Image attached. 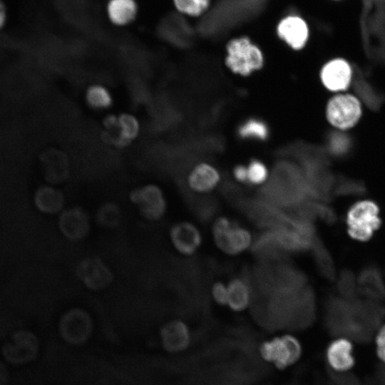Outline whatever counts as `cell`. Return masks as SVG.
<instances>
[{"label":"cell","mask_w":385,"mask_h":385,"mask_svg":"<svg viewBox=\"0 0 385 385\" xmlns=\"http://www.w3.org/2000/svg\"><path fill=\"white\" fill-rule=\"evenodd\" d=\"M234 178L239 183L247 184V165H237L232 171Z\"/></svg>","instance_id":"cell-34"},{"label":"cell","mask_w":385,"mask_h":385,"mask_svg":"<svg viewBox=\"0 0 385 385\" xmlns=\"http://www.w3.org/2000/svg\"><path fill=\"white\" fill-rule=\"evenodd\" d=\"M128 199L136 207L140 216L150 222L162 220L168 210L165 193L155 184L135 188L129 192Z\"/></svg>","instance_id":"cell-6"},{"label":"cell","mask_w":385,"mask_h":385,"mask_svg":"<svg viewBox=\"0 0 385 385\" xmlns=\"http://www.w3.org/2000/svg\"><path fill=\"white\" fill-rule=\"evenodd\" d=\"M347 224L351 237L360 241L368 240L381 224L378 206L370 200L358 202L348 212Z\"/></svg>","instance_id":"cell-7"},{"label":"cell","mask_w":385,"mask_h":385,"mask_svg":"<svg viewBox=\"0 0 385 385\" xmlns=\"http://www.w3.org/2000/svg\"><path fill=\"white\" fill-rule=\"evenodd\" d=\"M312 250L317 268L321 275L330 281L334 280L335 278L334 262L327 249L319 238Z\"/></svg>","instance_id":"cell-23"},{"label":"cell","mask_w":385,"mask_h":385,"mask_svg":"<svg viewBox=\"0 0 385 385\" xmlns=\"http://www.w3.org/2000/svg\"><path fill=\"white\" fill-rule=\"evenodd\" d=\"M238 135L244 139L265 140L270 134L267 123L261 119L250 118L239 127Z\"/></svg>","instance_id":"cell-24"},{"label":"cell","mask_w":385,"mask_h":385,"mask_svg":"<svg viewBox=\"0 0 385 385\" xmlns=\"http://www.w3.org/2000/svg\"><path fill=\"white\" fill-rule=\"evenodd\" d=\"M138 4L135 0H108L106 14L109 21L115 26H127L135 21L138 14Z\"/></svg>","instance_id":"cell-18"},{"label":"cell","mask_w":385,"mask_h":385,"mask_svg":"<svg viewBox=\"0 0 385 385\" xmlns=\"http://www.w3.org/2000/svg\"><path fill=\"white\" fill-rule=\"evenodd\" d=\"M247 184L250 185H264L269 177V170L265 163L252 159L247 165Z\"/></svg>","instance_id":"cell-27"},{"label":"cell","mask_w":385,"mask_h":385,"mask_svg":"<svg viewBox=\"0 0 385 385\" xmlns=\"http://www.w3.org/2000/svg\"><path fill=\"white\" fill-rule=\"evenodd\" d=\"M346 132L334 130L329 139V150L336 155L344 153L349 148L350 140L346 135Z\"/></svg>","instance_id":"cell-29"},{"label":"cell","mask_w":385,"mask_h":385,"mask_svg":"<svg viewBox=\"0 0 385 385\" xmlns=\"http://www.w3.org/2000/svg\"><path fill=\"white\" fill-rule=\"evenodd\" d=\"M353 78L354 70L351 63L341 56L327 60L319 71L321 84L332 94L349 91Z\"/></svg>","instance_id":"cell-9"},{"label":"cell","mask_w":385,"mask_h":385,"mask_svg":"<svg viewBox=\"0 0 385 385\" xmlns=\"http://www.w3.org/2000/svg\"><path fill=\"white\" fill-rule=\"evenodd\" d=\"M8 20V9L3 0H0V30L2 29Z\"/></svg>","instance_id":"cell-35"},{"label":"cell","mask_w":385,"mask_h":385,"mask_svg":"<svg viewBox=\"0 0 385 385\" xmlns=\"http://www.w3.org/2000/svg\"><path fill=\"white\" fill-rule=\"evenodd\" d=\"M57 330L61 339L66 345L81 347L92 339L95 322L87 309L81 307H72L60 316Z\"/></svg>","instance_id":"cell-3"},{"label":"cell","mask_w":385,"mask_h":385,"mask_svg":"<svg viewBox=\"0 0 385 385\" xmlns=\"http://www.w3.org/2000/svg\"><path fill=\"white\" fill-rule=\"evenodd\" d=\"M169 240L180 255L190 257L195 255L202 244V236L197 227L187 220L176 222L168 231Z\"/></svg>","instance_id":"cell-13"},{"label":"cell","mask_w":385,"mask_h":385,"mask_svg":"<svg viewBox=\"0 0 385 385\" xmlns=\"http://www.w3.org/2000/svg\"><path fill=\"white\" fill-rule=\"evenodd\" d=\"M177 11L190 17L204 14L210 6V0H173Z\"/></svg>","instance_id":"cell-26"},{"label":"cell","mask_w":385,"mask_h":385,"mask_svg":"<svg viewBox=\"0 0 385 385\" xmlns=\"http://www.w3.org/2000/svg\"><path fill=\"white\" fill-rule=\"evenodd\" d=\"M211 294L219 305L227 306L228 296L227 284L222 281L215 282L211 288Z\"/></svg>","instance_id":"cell-31"},{"label":"cell","mask_w":385,"mask_h":385,"mask_svg":"<svg viewBox=\"0 0 385 385\" xmlns=\"http://www.w3.org/2000/svg\"><path fill=\"white\" fill-rule=\"evenodd\" d=\"M34 203L39 211L48 215H59L66 208L63 192L50 186H43L36 191Z\"/></svg>","instance_id":"cell-19"},{"label":"cell","mask_w":385,"mask_h":385,"mask_svg":"<svg viewBox=\"0 0 385 385\" xmlns=\"http://www.w3.org/2000/svg\"><path fill=\"white\" fill-rule=\"evenodd\" d=\"M369 1H374V0H369Z\"/></svg>","instance_id":"cell-38"},{"label":"cell","mask_w":385,"mask_h":385,"mask_svg":"<svg viewBox=\"0 0 385 385\" xmlns=\"http://www.w3.org/2000/svg\"><path fill=\"white\" fill-rule=\"evenodd\" d=\"M364 189L359 185L355 184H343L337 190V194L339 195H361L364 192Z\"/></svg>","instance_id":"cell-33"},{"label":"cell","mask_w":385,"mask_h":385,"mask_svg":"<svg viewBox=\"0 0 385 385\" xmlns=\"http://www.w3.org/2000/svg\"><path fill=\"white\" fill-rule=\"evenodd\" d=\"M159 340L164 351L178 354L187 349L191 342V332L181 319H171L164 323L159 330Z\"/></svg>","instance_id":"cell-14"},{"label":"cell","mask_w":385,"mask_h":385,"mask_svg":"<svg viewBox=\"0 0 385 385\" xmlns=\"http://www.w3.org/2000/svg\"><path fill=\"white\" fill-rule=\"evenodd\" d=\"M212 232L215 245L229 255L244 252L251 247L254 239L247 228L224 216L215 220Z\"/></svg>","instance_id":"cell-4"},{"label":"cell","mask_w":385,"mask_h":385,"mask_svg":"<svg viewBox=\"0 0 385 385\" xmlns=\"http://www.w3.org/2000/svg\"><path fill=\"white\" fill-rule=\"evenodd\" d=\"M58 227L61 234L67 240L79 242L85 240L91 232L90 216L81 206L66 207L58 215Z\"/></svg>","instance_id":"cell-11"},{"label":"cell","mask_w":385,"mask_h":385,"mask_svg":"<svg viewBox=\"0 0 385 385\" xmlns=\"http://www.w3.org/2000/svg\"><path fill=\"white\" fill-rule=\"evenodd\" d=\"M41 351L38 336L28 329H18L2 344L1 355L4 361L15 366L27 365L36 361Z\"/></svg>","instance_id":"cell-5"},{"label":"cell","mask_w":385,"mask_h":385,"mask_svg":"<svg viewBox=\"0 0 385 385\" xmlns=\"http://www.w3.org/2000/svg\"><path fill=\"white\" fill-rule=\"evenodd\" d=\"M325 356L329 367L339 372L351 369L356 362L353 344L346 338L332 341L327 347Z\"/></svg>","instance_id":"cell-17"},{"label":"cell","mask_w":385,"mask_h":385,"mask_svg":"<svg viewBox=\"0 0 385 385\" xmlns=\"http://www.w3.org/2000/svg\"><path fill=\"white\" fill-rule=\"evenodd\" d=\"M76 274L81 284L93 292L108 288L114 279V274L111 267L97 256H89L79 261Z\"/></svg>","instance_id":"cell-8"},{"label":"cell","mask_w":385,"mask_h":385,"mask_svg":"<svg viewBox=\"0 0 385 385\" xmlns=\"http://www.w3.org/2000/svg\"><path fill=\"white\" fill-rule=\"evenodd\" d=\"M260 354L266 361L282 369L298 361L302 346L297 338L286 334L264 342L260 347Z\"/></svg>","instance_id":"cell-10"},{"label":"cell","mask_w":385,"mask_h":385,"mask_svg":"<svg viewBox=\"0 0 385 385\" xmlns=\"http://www.w3.org/2000/svg\"><path fill=\"white\" fill-rule=\"evenodd\" d=\"M88 105L95 110L107 109L112 105L113 98L110 91L102 85L91 86L86 91Z\"/></svg>","instance_id":"cell-25"},{"label":"cell","mask_w":385,"mask_h":385,"mask_svg":"<svg viewBox=\"0 0 385 385\" xmlns=\"http://www.w3.org/2000/svg\"><path fill=\"white\" fill-rule=\"evenodd\" d=\"M375 344L378 358L385 363V325L379 330L375 338Z\"/></svg>","instance_id":"cell-32"},{"label":"cell","mask_w":385,"mask_h":385,"mask_svg":"<svg viewBox=\"0 0 385 385\" xmlns=\"http://www.w3.org/2000/svg\"><path fill=\"white\" fill-rule=\"evenodd\" d=\"M364 113L363 104L355 94L346 91L332 94L324 107L328 124L335 130L348 132L359 123Z\"/></svg>","instance_id":"cell-2"},{"label":"cell","mask_w":385,"mask_h":385,"mask_svg":"<svg viewBox=\"0 0 385 385\" xmlns=\"http://www.w3.org/2000/svg\"><path fill=\"white\" fill-rule=\"evenodd\" d=\"M265 63L262 48L247 36L232 38L225 46V66L238 76L252 75L261 70Z\"/></svg>","instance_id":"cell-1"},{"label":"cell","mask_w":385,"mask_h":385,"mask_svg":"<svg viewBox=\"0 0 385 385\" xmlns=\"http://www.w3.org/2000/svg\"><path fill=\"white\" fill-rule=\"evenodd\" d=\"M220 180L221 175L216 167L210 163L201 162L190 170L187 184L192 192L206 194L213 191Z\"/></svg>","instance_id":"cell-16"},{"label":"cell","mask_w":385,"mask_h":385,"mask_svg":"<svg viewBox=\"0 0 385 385\" xmlns=\"http://www.w3.org/2000/svg\"><path fill=\"white\" fill-rule=\"evenodd\" d=\"M227 303L232 311L241 312L252 304L255 295V287L248 274L232 277L227 284Z\"/></svg>","instance_id":"cell-15"},{"label":"cell","mask_w":385,"mask_h":385,"mask_svg":"<svg viewBox=\"0 0 385 385\" xmlns=\"http://www.w3.org/2000/svg\"><path fill=\"white\" fill-rule=\"evenodd\" d=\"M277 37L289 48L300 51L305 48L309 38L307 21L300 15L290 14L282 17L276 26Z\"/></svg>","instance_id":"cell-12"},{"label":"cell","mask_w":385,"mask_h":385,"mask_svg":"<svg viewBox=\"0 0 385 385\" xmlns=\"http://www.w3.org/2000/svg\"><path fill=\"white\" fill-rule=\"evenodd\" d=\"M332 1H342V0H332Z\"/></svg>","instance_id":"cell-37"},{"label":"cell","mask_w":385,"mask_h":385,"mask_svg":"<svg viewBox=\"0 0 385 385\" xmlns=\"http://www.w3.org/2000/svg\"><path fill=\"white\" fill-rule=\"evenodd\" d=\"M358 286L359 292L370 298H385V284L378 268L368 265L361 272Z\"/></svg>","instance_id":"cell-20"},{"label":"cell","mask_w":385,"mask_h":385,"mask_svg":"<svg viewBox=\"0 0 385 385\" xmlns=\"http://www.w3.org/2000/svg\"><path fill=\"white\" fill-rule=\"evenodd\" d=\"M4 362L0 361V385H5L9 379V371Z\"/></svg>","instance_id":"cell-36"},{"label":"cell","mask_w":385,"mask_h":385,"mask_svg":"<svg viewBox=\"0 0 385 385\" xmlns=\"http://www.w3.org/2000/svg\"><path fill=\"white\" fill-rule=\"evenodd\" d=\"M140 131V124L133 115L123 113L118 116V128L108 134V139L118 147L128 145L136 138Z\"/></svg>","instance_id":"cell-21"},{"label":"cell","mask_w":385,"mask_h":385,"mask_svg":"<svg viewBox=\"0 0 385 385\" xmlns=\"http://www.w3.org/2000/svg\"><path fill=\"white\" fill-rule=\"evenodd\" d=\"M337 287L339 292L347 298H351L355 295L356 281L351 271L347 270L342 271Z\"/></svg>","instance_id":"cell-28"},{"label":"cell","mask_w":385,"mask_h":385,"mask_svg":"<svg viewBox=\"0 0 385 385\" xmlns=\"http://www.w3.org/2000/svg\"><path fill=\"white\" fill-rule=\"evenodd\" d=\"M94 218L96 224L101 227L113 230L117 228L121 222L122 211L116 202H105L96 209Z\"/></svg>","instance_id":"cell-22"},{"label":"cell","mask_w":385,"mask_h":385,"mask_svg":"<svg viewBox=\"0 0 385 385\" xmlns=\"http://www.w3.org/2000/svg\"><path fill=\"white\" fill-rule=\"evenodd\" d=\"M316 218L319 217L327 224H334L337 220L334 210L323 202H313Z\"/></svg>","instance_id":"cell-30"}]
</instances>
